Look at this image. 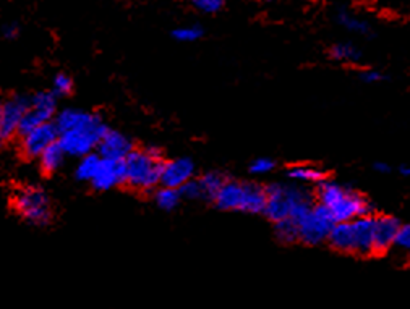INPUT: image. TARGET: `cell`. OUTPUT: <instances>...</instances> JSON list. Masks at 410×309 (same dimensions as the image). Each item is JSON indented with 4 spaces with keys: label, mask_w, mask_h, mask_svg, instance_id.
<instances>
[{
    "label": "cell",
    "mask_w": 410,
    "mask_h": 309,
    "mask_svg": "<svg viewBox=\"0 0 410 309\" xmlns=\"http://www.w3.org/2000/svg\"><path fill=\"white\" fill-rule=\"evenodd\" d=\"M72 88L73 83L67 74H57V77L54 78V94H56V96H67V94L72 93Z\"/></svg>",
    "instance_id": "obj_27"
},
{
    "label": "cell",
    "mask_w": 410,
    "mask_h": 309,
    "mask_svg": "<svg viewBox=\"0 0 410 309\" xmlns=\"http://www.w3.org/2000/svg\"><path fill=\"white\" fill-rule=\"evenodd\" d=\"M101 156L99 154L89 152L86 156L79 157V162L77 166V177L82 182H93L94 175H96L99 164H101Z\"/></svg>",
    "instance_id": "obj_20"
},
{
    "label": "cell",
    "mask_w": 410,
    "mask_h": 309,
    "mask_svg": "<svg viewBox=\"0 0 410 309\" xmlns=\"http://www.w3.org/2000/svg\"><path fill=\"white\" fill-rule=\"evenodd\" d=\"M219 209L229 212L263 214L266 204V188L247 182H227L214 198Z\"/></svg>",
    "instance_id": "obj_4"
},
{
    "label": "cell",
    "mask_w": 410,
    "mask_h": 309,
    "mask_svg": "<svg viewBox=\"0 0 410 309\" xmlns=\"http://www.w3.org/2000/svg\"><path fill=\"white\" fill-rule=\"evenodd\" d=\"M125 180L123 161H112V159H101L96 175L93 178V187L99 191H107L119 185H122Z\"/></svg>",
    "instance_id": "obj_15"
},
{
    "label": "cell",
    "mask_w": 410,
    "mask_h": 309,
    "mask_svg": "<svg viewBox=\"0 0 410 309\" xmlns=\"http://www.w3.org/2000/svg\"><path fill=\"white\" fill-rule=\"evenodd\" d=\"M274 230H276V237L286 245L298 241V227L297 222L294 219H284L274 223Z\"/></svg>",
    "instance_id": "obj_22"
},
{
    "label": "cell",
    "mask_w": 410,
    "mask_h": 309,
    "mask_svg": "<svg viewBox=\"0 0 410 309\" xmlns=\"http://www.w3.org/2000/svg\"><path fill=\"white\" fill-rule=\"evenodd\" d=\"M401 225L393 216L374 217V254H384L394 246Z\"/></svg>",
    "instance_id": "obj_14"
},
{
    "label": "cell",
    "mask_w": 410,
    "mask_h": 309,
    "mask_svg": "<svg viewBox=\"0 0 410 309\" xmlns=\"http://www.w3.org/2000/svg\"><path fill=\"white\" fill-rule=\"evenodd\" d=\"M399 173H401L402 177H410V166H406V164H404V166L399 167Z\"/></svg>",
    "instance_id": "obj_33"
},
{
    "label": "cell",
    "mask_w": 410,
    "mask_h": 309,
    "mask_svg": "<svg viewBox=\"0 0 410 309\" xmlns=\"http://www.w3.org/2000/svg\"><path fill=\"white\" fill-rule=\"evenodd\" d=\"M54 113H56V94L38 93L36 96L29 99L28 111L23 117L22 127H20V134H24L39 125L51 122Z\"/></svg>",
    "instance_id": "obj_8"
},
{
    "label": "cell",
    "mask_w": 410,
    "mask_h": 309,
    "mask_svg": "<svg viewBox=\"0 0 410 309\" xmlns=\"http://www.w3.org/2000/svg\"><path fill=\"white\" fill-rule=\"evenodd\" d=\"M180 199H182V194H180V189L177 188H169L162 187L156 193V204L164 211H172L179 206Z\"/></svg>",
    "instance_id": "obj_23"
},
{
    "label": "cell",
    "mask_w": 410,
    "mask_h": 309,
    "mask_svg": "<svg viewBox=\"0 0 410 309\" xmlns=\"http://www.w3.org/2000/svg\"><path fill=\"white\" fill-rule=\"evenodd\" d=\"M202 28L197 26V24H190V26L177 28L176 31H174V38L180 42H195L202 38Z\"/></svg>",
    "instance_id": "obj_24"
},
{
    "label": "cell",
    "mask_w": 410,
    "mask_h": 309,
    "mask_svg": "<svg viewBox=\"0 0 410 309\" xmlns=\"http://www.w3.org/2000/svg\"><path fill=\"white\" fill-rule=\"evenodd\" d=\"M329 56L339 63H357L362 58V52L352 42H337L331 47Z\"/></svg>",
    "instance_id": "obj_19"
},
{
    "label": "cell",
    "mask_w": 410,
    "mask_h": 309,
    "mask_svg": "<svg viewBox=\"0 0 410 309\" xmlns=\"http://www.w3.org/2000/svg\"><path fill=\"white\" fill-rule=\"evenodd\" d=\"M358 77H360V79H362L363 83H367V84H374V83L384 81V74L381 72H379V70H374V68L362 70Z\"/></svg>",
    "instance_id": "obj_30"
},
{
    "label": "cell",
    "mask_w": 410,
    "mask_h": 309,
    "mask_svg": "<svg viewBox=\"0 0 410 309\" xmlns=\"http://www.w3.org/2000/svg\"><path fill=\"white\" fill-rule=\"evenodd\" d=\"M399 251L406 253L410 258V223H406V225H401L397 232L396 237V243H394Z\"/></svg>",
    "instance_id": "obj_26"
},
{
    "label": "cell",
    "mask_w": 410,
    "mask_h": 309,
    "mask_svg": "<svg viewBox=\"0 0 410 309\" xmlns=\"http://www.w3.org/2000/svg\"><path fill=\"white\" fill-rule=\"evenodd\" d=\"M352 228V254L372 256L374 254V217L362 216L351 221Z\"/></svg>",
    "instance_id": "obj_11"
},
{
    "label": "cell",
    "mask_w": 410,
    "mask_h": 309,
    "mask_svg": "<svg viewBox=\"0 0 410 309\" xmlns=\"http://www.w3.org/2000/svg\"><path fill=\"white\" fill-rule=\"evenodd\" d=\"M198 182L203 191V199H214L216 198V194L219 193V189H221L224 183H226V178L218 172H209L206 173V175L199 178Z\"/></svg>",
    "instance_id": "obj_21"
},
{
    "label": "cell",
    "mask_w": 410,
    "mask_h": 309,
    "mask_svg": "<svg viewBox=\"0 0 410 309\" xmlns=\"http://www.w3.org/2000/svg\"><path fill=\"white\" fill-rule=\"evenodd\" d=\"M312 206V198L303 188L274 183L266 188V204L263 214L274 223L284 219L298 221Z\"/></svg>",
    "instance_id": "obj_3"
},
{
    "label": "cell",
    "mask_w": 410,
    "mask_h": 309,
    "mask_svg": "<svg viewBox=\"0 0 410 309\" xmlns=\"http://www.w3.org/2000/svg\"><path fill=\"white\" fill-rule=\"evenodd\" d=\"M373 168L378 173H389V172H391V166H389V164H386V162H374Z\"/></svg>",
    "instance_id": "obj_32"
},
{
    "label": "cell",
    "mask_w": 410,
    "mask_h": 309,
    "mask_svg": "<svg viewBox=\"0 0 410 309\" xmlns=\"http://www.w3.org/2000/svg\"><path fill=\"white\" fill-rule=\"evenodd\" d=\"M318 203L328 209L336 222H347L370 214V203L355 189L323 180L318 185Z\"/></svg>",
    "instance_id": "obj_2"
},
{
    "label": "cell",
    "mask_w": 410,
    "mask_h": 309,
    "mask_svg": "<svg viewBox=\"0 0 410 309\" xmlns=\"http://www.w3.org/2000/svg\"><path fill=\"white\" fill-rule=\"evenodd\" d=\"M65 156H67V152L63 151V148L60 146L59 141L51 144V146H49L41 156H39V162H41L43 171L47 173L59 171L65 161Z\"/></svg>",
    "instance_id": "obj_18"
},
{
    "label": "cell",
    "mask_w": 410,
    "mask_h": 309,
    "mask_svg": "<svg viewBox=\"0 0 410 309\" xmlns=\"http://www.w3.org/2000/svg\"><path fill=\"white\" fill-rule=\"evenodd\" d=\"M18 33H20V29H18V26L15 23H8V24H5V26L2 28V34L7 39H15V38L18 36Z\"/></svg>",
    "instance_id": "obj_31"
},
{
    "label": "cell",
    "mask_w": 410,
    "mask_h": 309,
    "mask_svg": "<svg viewBox=\"0 0 410 309\" xmlns=\"http://www.w3.org/2000/svg\"><path fill=\"white\" fill-rule=\"evenodd\" d=\"M266 2H279V0H266Z\"/></svg>",
    "instance_id": "obj_34"
},
{
    "label": "cell",
    "mask_w": 410,
    "mask_h": 309,
    "mask_svg": "<svg viewBox=\"0 0 410 309\" xmlns=\"http://www.w3.org/2000/svg\"><path fill=\"white\" fill-rule=\"evenodd\" d=\"M180 194H182V198L185 199H202L203 198V191H202V187H199V182L198 180H190L185 183V185L180 188Z\"/></svg>",
    "instance_id": "obj_29"
},
{
    "label": "cell",
    "mask_w": 410,
    "mask_h": 309,
    "mask_svg": "<svg viewBox=\"0 0 410 309\" xmlns=\"http://www.w3.org/2000/svg\"><path fill=\"white\" fill-rule=\"evenodd\" d=\"M56 127L59 129V144L67 152V156L72 157H83L93 152L107 129L99 117L77 109L60 112Z\"/></svg>",
    "instance_id": "obj_1"
},
{
    "label": "cell",
    "mask_w": 410,
    "mask_h": 309,
    "mask_svg": "<svg viewBox=\"0 0 410 309\" xmlns=\"http://www.w3.org/2000/svg\"><path fill=\"white\" fill-rule=\"evenodd\" d=\"M22 149L28 157H39L51 144L59 141V129L56 123H43L22 134Z\"/></svg>",
    "instance_id": "obj_10"
},
{
    "label": "cell",
    "mask_w": 410,
    "mask_h": 309,
    "mask_svg": "<svg viewBox=\"0 0 410 309\" xmlns=\"http://www.w3.org/2000/svg\"><path fill=\"white\" fill-rule=\"evenodd\" d=\"M162 161L158 149L149 148L144 151H132L123 159L125 180L135 189H151L161 183Z\"/></svg>",
    "instance_id": "obj_5"
},
{
    "label": "cell",
    "mask_w": 410,
    "mask_h": 309,
    "mask_svg": "<svg viewBox=\"0 0 410 309\" xmlns=\"http://www.w3.org/2000/svg\"><path fill=\"white\" fill-rule=\"evenodd\" d=\"M192 3L199 10V12L216 13L224 7L226 0H192Z\"/></svg>",
    "instance_id": "obj_28"
},
{
    "label": "cell",
    "mask_w": 410,
    "mask_h": 309,
    "mask_svg": "<svg viewBox=\"0 0 410 309\" xmlns=\"http://www.w3.org/2000/svg\"><path fill=\"white\" fill-rule=\"evenodd\" d=\"M336 22L341 24V28L346 29V31L357 34V36H372L373 34V26L370 24L367 19L358 17L357 13L351 12L349 8H341L336 13Z\"/></svg>",
    "instance_id": "obj_16"
},
{
    "label": "cell",
    "mask_w": 410,
    "mask_h": 309,
    "mask_svg": "<svg viewBox=\"0 0 410 309\" xmlns=\"http://www.w3.org/2000/svg\"><path fill=\"white\" fill-rule=\"evenodd\" d=\"M132 151V141L125 134L114 132V129H106L98 144L99 156L102 159H112V161H123Z\"/></svg>",
    "instance_id": "obj_12"
},
{
    "label": "cell",
    "mask_w": 410,
    "mask_h": 309,
    "mask_svg": "<svg viewBox=\"0 0 410 309\" xmlns=\"http://www.w3.org/2000/svg\"><path fill=\"white\" fill-rule=\"evenodd\" d=\"M28 106L29 101L22 96L12 97L0 104V141H8L10 138L20 133Z\"/></svg>",
    "instance_id": "obj_9"
},
{
    "label": "cell",
    "mask_w": 410,
    "mask_h": 309,
    "mask_svg": "<svg viewBox=\"0 0 410 309\" xmlns=\"http://www.w3.org/2000/svg\"><path fill=\"white\" fill-rule=\"evenodd\" d=\"M287 178L291 182L297 183H313V185H319L323 180H326V175L321 168L308 166V164H298V166H292L287 168Z\"/></svg>",
    "instance_id": "obj_17"
},
{
    "label": "cell",
    "mask_w": 410,
    "mask_h": 309,
    "mask_svg": "<svg viewBox=\"0 0 410 309\" xmlns=\"http://www.w3.org/2000/svg\"><path fill=\"white\" fill-rule=\"evenodd\" d=\"M298 241L308 246H318L328 241L336 221L328 212V209L321 204H313L302 217L298 219Z\"/></svg>",
    "instance_id": "obj_6"
},
{
    "label": "cell",
    "mask_w": 410,
    "mask_h": 309,
    "mask_svg": "<svg viewBox=\"0 0 410 309\" xmlns=\"http://www.w3.org/2000/svg\"><path fill=\"white\" fill-rule=\"evenodd\" d=\"M13 209L29 223L44 225L51 221V201L41 188L24 187L13 194Z\"/></svg>",
    "instance_id": "obj_7"
},
{
    "label": "cell",
    "mask_w": 410,
    "mask_h": 309,
    "mask_svg": "<svg viewBox=\"0 0 410 309\" xmlns=\"http://www.w3.org/2000/svg\"><path fill=\"white\" fill-rule=\"evenodd\" d=\"M195 166L190 159H174L162 164L161 168V185L180 189L185 183L193 178Z\"/></svg>",
    "instance_id": "obj_13"
},
{
    "label": "cell",
    "mask_w": 410,
    "mask_h": 309,
    "mask_svg": "<svg viewBox=\"0 0 410 309\" xmlns=\"http://www.w3.org/2000/svg\"><path fill=\"white\" fill-rule=\"evenodd\" d=\"M319 2H321V0H319Z\"/></svg>",
    "instance_id": "obj_35"
},
{
    "label": "cell",
    "mask_w": 410,
    "mask_h": 309,
    "mask_svg": "<svg viewBox=\"0 0 410 309\" xmlns=\"http://www.w3.org/2000/svg\"><path fill=\"white\" fill-rule=\"evenodd\" d=\"M274 167H276V162H274L273 159L258 157L255 159L252 166H250V172H252L253 175H268V173H271L274 171Z\"/></svg>",
    "instance_id": "obj_25"
}]
</instances>
